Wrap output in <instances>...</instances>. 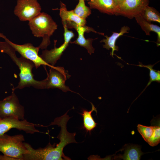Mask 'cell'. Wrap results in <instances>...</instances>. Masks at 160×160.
<instances>
[{
  "label": "cell",
  "mask_w": 160,
  "mask_h": 160,
  "mask_svg": "<svg viewBox=\"0 0 160 160\" xmlns=\"http://www.w3.org/2000/svg\"><path fill=\"white\" fill-rule=\"evenodd\" d=\"M0 50L1 52L6 53L9 56L20 71V81L17 86L13 87L12 90L21 89L30 86L41 89V81L36 80L34 78L32 70L35 65L32 61L22 56L17 57L15 49L6 41L4 42L0 41Z\"/></svg>",
  "instance_id": "1"
},
{
  "label": "cell",
  "mask_w": 160,
  "mask_h": 160,
  "mask_svg": "<svg viewBox=\"0 0 160 160\" xmlns=\"http://www.w3.org/2000/svg\"><path fill=\"white\" fill-rule=\"evenodd\" d=\"M28 25L34 36L42 37V41L38 47L45 49L50 43V37L57 28V25L47 14L41 12L29 21Z\"/></svg>",
  "instance_id": "2"
},
{
  "label": "cell",
  "mask_w": 160,
  "mask_h": 160,
  "mask_svg": "<svg viewBox=\"0 0 160 160\" xmlns=\"http://www.w3.org/2000/svg\"><path fill=\"white\" fill-rule=\"evenodd\" d=\"M24 140L22 135L11 136L4 134L0 137V151L17 160H23V156L28 152Z\"/></svg>",
  "instance_id": "3"
},
{
  "label": "cell",
  "mask_w": 160,
  "mask_h": 160,
  "mask_svg": "<svg viewBox=\"0 0 160 160\" xmlns=\"http://www.w3.org/2000/svg\"><path fill=\"white\" fill-rule=\"evenodd\" d=\"M49 73L47 71V77L41 81V89L58 88L66 92L71 91L65 84L66 81L71 77L68 71L61 66H52Z\"/></svg>",
  "instance_id": "4"
},
{
  "label": "cell",
  "mask_w": 160,
  "mask_h": 160,
  "mask_svg": "<svg viewBox=\"0 0 160 160\" xmlns=\"http://www.w3.org/2000/svg\"><path fill=\"white\" fill-rule=\"evenodd\" d=\"M12 91L11 95L0 100V118L12 117L24 120V107L20 103L15 90Z\"/></svg>",
  "instance_id": "5"
},
{
  "label": "cell",
  "mask_w": 160,
  "mask_h": 160,
  "mask_svg": "<svg viewBox=\"0 0 160 160\" xmlns=\"http://www.w3.org/2000/svg\"><path fill=\"white\" fill-rule=\"evenodd\" d=\"M0 37L3 38L7 41L21 56L32 61L34 64L35 67L38 68L41 65H43L45 68L46 66H52L45 62L38 54L39 48L35 47L31 43H27L22 45L15 44L8 39L3 34L0 33Z\"/></svg>",
  "instance_id": "6"
},
{
  "label": "cell",
  "mask_w": 160,
  "mask_h": 160,
  "mask_svg": "<svg viewBox=\"0 0 160 160\" xmlns=\"http://www.w3.org/2000/svg\"><path fill=\"white\" fill-rule=\"evenodd\" d=\"M64 29V43L58 47H56L57 40H54V48L50 50H43L41 55H39L42 60L47 63L54 66L59 60L63 53L66 49L71 39L74 36L72 31L68 30L66 25L63 24Z\"/></svg>",
  "instance_id": "7"
},
{
  "label": "cell",
  "mask_w": 160,
  "mask_h": 160,
  "mask_svg": "<svg viewBox=\"0 0 160 160\" xmlns=\"http://www.w3.org/2000/svg\"><path fill=\"white\" fill-rule=\"evenodd\" d=\"M149 0H122L118 5V11L116 15H121L129 19L142 16Z\"/></svg>",
  "instance_id": "8"
},
{
  "label": "cell",
  "mask_w": 160,
  "mask_h": 160,
  "mask_svg": "<svg viewBox=\"0 0 160 160\" xmlns=\"http://www.w3.org/2000/svg\"><path fill=\"white\" fill-rule=\"evenodd\" d=\"M37 127H45L28 122L26 120H20L15 118L9 117L0 118V137L12 128L23 130L31 134L40 132L36 128Z\"/></svg>",
  "instance_id": "9"
},
{
  "label": "cell",
  "mask_w": 160,
  "mask_h": 160,
  "mask_svg": "<svg viewBox=\"0 0 160 160\" xmlns=\"http://www.w3.org/2000/svg\"><path fill=\"white\" fill-rule=\"evenodd\" d=\"M38 0H18L14 10L15 14L22 21H29L41 12Z\"/></svg>",
  "instance_id": "10"
},
{
  "label": "cell",
  "mask_w": 160,
  "mask_h": 160,
  "mask_svg": "<svg viewBox=\"0 0 160 160\" xmlns=\"http://www.w3.org/2000/svg\"><path fill=\"white\" fill-rule=\"evenodd\" d=\"M71 28H74L76 31L78 33V37L75 41L73 42L70 41V43L75 44L85 48L90 55L93 53L95 49L92 45V43L94 39L90 38L87 39H85L84 36V33L85 32L92 31L102 35H103L104 34L102 33L97 32L92 28L86 26L85 25L80 26L75 24L73 25Z\"/></svg>",
  "instance_id": "11"
},
{
  "label": "cell",
  "mask_w": 160,
  "mask_h": 160,
  "mask_svg": "<svg viewBox=\"0 0 160 160\" xmlns=\"http://www.w3.org/2000/svg\"><path fill=\"white\" fill-rule=\"evenodd\" d=\"M60 9V15L62 19L63 24L66 25L69 28L73 24H76L80 26L85 25L86 21L75 14L73 10H67L65 5L61 2Z\"/></svg>",
  "instance_id": "12"
},
{
  "label": "cell",
  "mask_w": 160,
  "mask_h": 160,
  "mask_svg": "<svg viewBox=\"0 0 160 160\" xmlns=\"http://www.w3.org/2000/svg\"><path fill=\"white\" fill-rule=\"evenodd\" d=\"M90 9L98 10L100 12L116 15L118 12V5L114 0H93L88 2Z\"/></svg>",
  "instance_id": "13"
},
{
  "label": "cell",
  "mask_w": 160,
  "mask_h": 160,
  "mask_svg": "<svg viewBox=\"0 0 160 160\" xmlns=\"http://www.w3.org/2000/svg\"><path fill=\"white\" fill-rule=\"evenodd\" d=\"M129 28L127 26L122 27L119 32H113L111 36H105V39H104L100 41V42H104L105 44L103 45V47L108 50L110 49H112V51L110 53V55L113 57L115 51H118L119 47L116 45V43L117 39L120 36L123 35L124 33H128V31L129 30Z\"/></svg>",
  "instance_id": "14"
},
{
  "label": "cell",
  "mask_w": 160,
  "mask_h": 160,
  "mask_svg": "<svg viewBox=\"0 0 160 160\" xmlns=\"http://www.w3.org/2000/svg\"><path fill=\"white\" fill-rule=\"evenodd\" d=\"M135 18L137 23L145 32L146 35H150V33L151 31L154 32L157 34V44L158 46H159L160 43V27L146 20L141 15L136 16Z\"/></svg>",
  "instance_id": "15"
},
{
  "label": "cell",
  "mask_w": 160,
  "mask_h": 160,
  "mask_svg": "<svg viewBox=\"0 0 160 160\" xmlns=\"http://www.w3.org/2000/svg\"><path fill=\"white\" fill-rule=\"evenodd\" d=\"M91 103L92 105L91 110L88 111L87 110L83 109L82 113H80L83 117V128L85 129L87 132L89 133L96 127L97 125L92 115V113L94 111L97 113V109L92 103Z\"/></svg>",
  "instance_id": "16"
},
{
  "label": "cell",
  "mask_w": 160,
  "mask_h": 160,
  "mask_svg": "<svg viewBox=\"0 0 160 160\" xmlns=\"http://www.w3.org/2000/svg\"><path fill=\"white\" fill-rule=\"evenodd\" d=\"M142 154L140 148L137 146H130L125 150L121 158L124 160H139Z\"/></svg>",
  "instance_id": "17"
},
{
  "label": "cell",
  "mask_w": 160,
  "mask_h": 160,
  "mask_svg": "<svg viewBox=\"0 0 160 160\" xmlns=\"http://www.w3.org/2000/svg\"><path fill=\"white\" fill-rule=\"evenodd\" d=\"M72 10L79 17L85 20L91 13L90 8L86 5L84 0H79L75 9Z\"/></svg>",
  "instance_id": "18"
},
{
  "label": "cell",
  "mask_w": 160,
  "mask_h": 160,
  "mask_svg": "<svg viewBox=\"0 0 160 160\" xmlns=\"http://www.w3.org/2000/svg\"><path fill=\"white\" fill-rule=\"evenodd\" d=\"M142 16L148 22L155 21L160 23V14L152 7L149 6L147 7Z\"/></svg>",
  "instance_id": "19"
},
{
  "label": "cell",
  "mask_w": 160,
  "mask_h": 160,
  "mask_svg": "<svg viewBox=\"0 0 160 160\" xmlns=\"http://www.w3.org/2000/svg\"><path fill=\"white\" fill-rule=\"evenodd\" d=\"M155 64L145 65H143L141 63L139 62V65H135L140 67L146 68H148L150 70L149 81L143 91L152 82L156 81L158 83H160V71H157L153 69V68Z\"/></svg>",
  "instance_id": "20"
},
{
  "label": "cell",
  "mask_w": 160,
  "mask_h": 160,
  "mask_svg": "<svg viewBox=\"0 0 160 160\" xmlns=\"http://www.w3.org/2000/svg\"><path fill=\"white\" fill-rule=\"evenodd\" d=\"M137 129L144 140L148 142L153 135L154 130V126H146L139 124Z\"/></svg>",
  "instance_id": "21"
},
{
  "label": "cell",
  "mask_w": 160,
  "mask_h": 160,
  "mask_svg": "<svg viewBox=\"0 0 160 160\" xmlns=\"http://www.w3.org/2000/svg\"><path fill=\"white\" fill-rule=\"evenodd\" d=\"M160 142V127L159 126H154L153 133L147 142L151 146L157 145Z\"/></svg>",
  "instance_id": "22"
},
{
  "label": "cell",
  "mask_w": 160,
  "mask_h": 160,
  "mask_svg": "<svg viewBox=\"0 0 160 160\" xmlns=\"http://www.w3.org/2000/svg\"><path fill=\"white\" fill-rule=\"evenodd\" d=\"M0 160H17L16 159L4 155H0Z\"/></svg>",
  "instance_id": "23"
},
{
  "label": "cell",
  "mask_w": 160,
  "mask_h": 160,
  "mask_svg": "<svg viewBox=\"0 0 160 160\" xmlns=\"http://www.w3.org/2000/svg\"><path fill=\"white\" fill-rule=\"evenodd\" d=\"M122 0H114L116 3L118 5Z\"/></svg>",
  "instance_id": "24"
},
{
  "label": "cell",
  "mask_w": 160,
  "mask_h": 160,
  "mask_svg": "<svg viewBox=\"0 0 160 160\" xmlns=\"http://www.w3.org/2000/svg\"><path fill=\"white\" fill-rule=\"evenodd\" d=\"M92 0H90V1H92Z\"/></svg>",
  "instance_id": "25"
}]
</instances>
